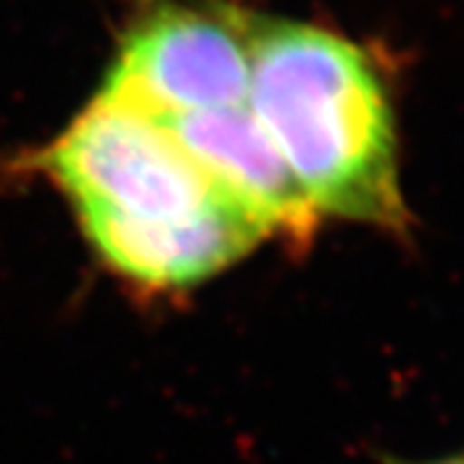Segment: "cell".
I'll use <instances>...</instances> for the list:
<instances>
[{"label":"cell","instance_id":"obj_1","mask_svg":"<svg viewBox=\"0 0 464 464\" xmlns=\"http://www.w3.org/2000/svg\"><path fill=\"white\" fill-rule=\"evenodd\" d=\"M29 168L60 188L103 268L137 289H194L268 237L158 116L101 91Z\"/></svg>","mask_w":464,"mask_h":464},{"label":"cell","instance_id":"obj_2","mask_svg":"<svg viewBox=\"0 0 464 464\" xmlns=\"http://www.w3.org/2000/svg\"><path fill=\"white\" fill-rule=\"evenodd\" d=\"M248 109L320 219L411 235L392 88L369 47L253 14Z\"/></svg>","mask_w":464,"mask_h":464},{"label":"cell","instance_id":"obj_3","mask_svg":"<svg viewBox=\"0 0 464 464\" xmlns=\"http://www.w3.org/2000/svg\"><path fill=\"white\" fill-rule=\"evenodd\" d=\"M253 14L219 0H158L134 18L101 93L152 116L248 101Z\"/></svg>","mask_w":464,"mask_h":464},{"label":"cell","instance_id":"obj_4","mask_svg":"<svg viewBox=\"0 0 464 464\" xmlns=\"http://www.w3.org/2000/svg\"><path fill=\"white\" fill-rule=\"evenodd\" d=\"M158 119L232 199L264 225L268 237H282L292 248H310L323 219L253 116L248 101Z\"/></svg>","mask_w":464,"mask_h":464},{"label":"cell","instance_id":"obj_5","mask_svg":"<svg viewBox=\"0 0 464 464\" xmlns=\"http://www.w3.org/2000/svg\"><path fill=\"white\" fill-rule=\"evenodd\" d=\"M384 464H464V457H441V459H423V462H411V459H395V457H387Z\"/></svg>","mask_w":464,"mask_h":464}]
</instances>
